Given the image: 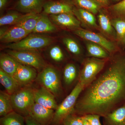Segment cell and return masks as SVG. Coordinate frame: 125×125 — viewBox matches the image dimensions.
<instances>
[{"label":"cell","instance_id":"1f68e13d","mask_svg":"<svg viewBox=\"0 0 125 125\" xmlns=\"http://www.w3.org/2000/svg\"><path fill=\"white\" fill-rule=\"evenodd\" d=\"M109 9L115 17L125 18V0H122L113 5Z\"/></svg>","mask_w":125,"mask_h":125},{"label":"cell","instance_id":"74e56055","mask_svg":"<svg viewBox=\"0 0 125 125\" xmlns=\"http://www.w3.org/2000/svg\"><path fill=\"white\" fill-rule=\"evenodd\" d=\"M83 125H91L88 121L83 116Z\"/></svg>","mask_w":125,"mask_h":125},{"label":"cell","instance_id":"d6a6232c","mask_svg":"<svg viewBox=\"0 0 125 125\" xmlns=\"http://www.w3.org/2000/svg\"><path fill=\"white\" fill-rule=\"evenodd\" d=\"M63 125H83V117L75 113L67 116L62 121Z\"/></svg>","mask_w":125,"mask_h":125},{"label":"cell","instance_id":"8fae6325","mask_svg":"<svg viewBox=\"0 0 125 125\" xmlns=\"http://www.w3.org/2000/svg\"><path fill=\"white\" fill-rule=\"evenodd\" d=\"M30 33L22 27L15 25L8 29H1L0 40L2 42L13 43L22 40Z\"/></svg>","mask_w":125,"mask_h":125},{"label":"cell","instance_id":"277c9868","mask_svg":"<svg viewBox=\"0 0 125 125\" xmlns=\"http://www.w3.org/2000/svg\"><path fill=\"white\" fill-rule=\"evenodd\" d=\"M34 89L30 86L22 87L10 95L14 111L23 116H29L31 108L35 103Z\"/></svg>","mask_w":125,"mask_h":125},{"label":"cell","instance_id":"4316f807","mask_svg":"<svg viewBox=\"0 0 125 125\" xmlns=\"http://www.w3.org/2000/svg\"><path fill=\"white\" fill-rule=\"evenodd\" d=\"M40 16L41 14L40 13H30L16 25L22 27L23 28L30 33H33Z\"/></svg>","mask_w":125,"mask_h":125},{"label":"cell","instance_id":"d6986e66","mask_svg":"<svg viewBox=\"0 0 125 125\" xmlns=\"http://www.w3.org/2000/svg\"><path fill=\"white\" fill-rule=\"evenodd\" d=\"M80 72L76 65L69 63L66 65L63 70L62 79L65 86L70 87L79 80Z\"/></svg>","mask_w":125,"mask_h":125},{"label":"cell","instance_id":"44dd1931","mask_svg":"<svg viewBox=\"0 0 125 125\" xmlns=\"http://www.w3.org/2000/svg\"><path fill=\"white\" fill-rule=\"evenodd\" d=\"M18 62L7 53L1 54L0 56V66L3 71L13 76L17 70Z\"/></svg>","mask_w":125,"mask_h":125},{"label":"cell","instance_id":"d4e9b609","mask_svg":"<svg viewBox=\"0 0 125 125\" xmlns=\"http://www.w3.org/2000/svg\"><path fill=\"white\" fill-rule=\"evenodd\" d=\"M29 13L22 14L18 11L9 12L0 18V27L6 25H15L24 19Z\"/></svg>","mask_w":125,"mask_h":125},{"label":"cell","instance_id":"4dcf8cb0","mask_svg":"<svg viewBox=\"0 0 125 125\" xmlns=\"http://www.w3.org/2000/svg\"><path fill=\"white\" fill-rule=\"evenodd\" d=\"M49 56L52 60L57 63L62 62L65 59L63 52L61 48L57 45L51 48L49 50Z\"/></svg>","mask_w":125,"mask_h":125},{"label":"cell","instance_id":"9c48e42d","mask_svg":"<svg viewBox=\"0 0 125 125\" xmlns=\"http://www.w3.org/2000/svg\"><path fill=\"white\" fill-rule=\"evenodd\" d=\"M37 71L33 67L19 62L13 77L21 87L30 86L36 79Z\"/></svg>","mask_w":125,"mask_h":125},{"label":"cell","instance_id":"ba28073f","mask_svg":"<svg viewBox=\"0 0 125 125\" xmlns=\"http://www.w3.org/2000/svg\"><path fill=\"white\" fill-rule=\"evenodd\" d=\"M73 32L87 42L100 45L106 50L111 55L117 51V47L114 42L100 34L81 28L73 30Z\"/></svg>","mask_w":125,"mask_h":125},{"label":"cell","instance_id":"f35d334b","mask_svg":"<svg viewBox=\"0 0 125 125\" xmlns=\"http://www.w3.org/2000/svg\"><path fill=\"white\" fill-rule=\"evenodd\" d=\"M113 0L114 1H121V0Z\"/></svg>","mask_w":125,"mask_h":125},{"label":"cell","instance_id":"7a4b0ae2","mask_svg":"<svg viewBox=\"0 0 125 125\" xmlns=\"http://www.w3.org/2000/svg\"><path fill=\"white\" fill-rule=\"evenodd\" d=\"M36 80L41 86L51 92L56 98L62 95L61 76L60 72L55 67L47 65L39 72Z\"/></svg>","mask_w":125,"mask_h":125},{"label":"cell","instance_id":"4fadbf2b","mask_svg":"<svg viewBox=\"0 0 125 125\" xmlns=\"http://www.w3.org/2000/svg\"><path fill=\"white\" fill-rule=\"evenodd\" d=\"M34 96L35 103L44 107L54 110L58 107L56 97L43 87L34 89Z\"/></svg>","mask_w":125,"mask_h":125},{"label":"cell","instance_id":"8d00e7d4","mask_svg":"<svg viewBox=\"0 0 125 125\" xmlns=\"http://www.w3.org/2000/svg\"><path fill=\"white\" fill-rule=\"evenodd\" d=\"M7 0H0V10H1L6 5Z\"/></svg>","mask_w":125,"mask_h":125},{"label":"cell","instance_id":"6da1fadb","mask_svg":"<svg viewBox=\"0 0 125 125\" xmlns=\"http://www.w3.org/2000/svg\"><path fill=\"white\" fill-rule=\"evenodd\" d=\"M109 61L81 92L75 107V114L103 117L125 101V55L111 57Z\"/></svg>","mask_w":125,"mask_h":125},{"label":"cell","instance_id":"e575fe53","mask_svg":"<svg viewBox=\"0 0 125 125\" xmlns=\"http://www.w3.org/2000/svg\"><path fill=\"white\" fill-rule=\"evenodd\" d=\"M25 125H42L33 120L29 116L25 117Z\"/></svg>","mask_w":125,"mask_h":125},{"label":"cell","instance_id":"cb8c5ba5","mask_svg":"<svg viewBox=\"0 0 125 125\" xmlns=\"http://www.w3.org/2000/svg\"><path fill=\"white\" fill-rule=\"evenodd\" d=\"M111 21L116 33V41L119 44L125 46V18L115 17Z\"/></svg>","mask_w":125,"mask_h":125},{"label":"cell","instance_id":"7c38bea8","mask_svg":"<svg viewBox=\"0 0 125 125\" xmlns=\"http://www.w3.org/2000/svg\"><path fill=\"white\" fill-rule=\"evenodd\" d=\"M50 18L54 24L63 28L73 31L80 28V22L73 14L51 15Z\"/></svg>","mask_w":125,"mask_h":125},{"label":"cell","instance_id":"484cf974","mask_svg":"<svg viewBox=\"0 0 125 125\" xmlns=\"http://www.w3.org/2000/svg\"><path fill=\"white\" fill-rule=\"evenodd\" d=\"M14 111L10 95L7 92H0V116H5Z\"/></svg>","mask_w":125,"mask_h":125},{"label":"cell","instance_id":"603a6c76","mask_svg":"<svg viewBox=\"0 0 125 125\" xmlns=\"http://www.w3.org/2000/svg\"><path fill=\"white\" fill-rule=\"evenodd\" d=\"M86 46L88 55L90 57L100 59H109L111 57V54L100 45L87 42Z\"/></svg>","mask_w":125,"mask_h":125},{"label":"cell","instance_id":"30bf717a","mask_svg":"<svg viewBox=\"0 0 125 125\" xmlns=\"http://www.w3.org/2000/svg\"><path fill=\"white\" fill-rule=\"evenodd\" d=\"M54 113V109L47 108L35 103L30 111L29 116L40 125H51Z\"/></svg>","mask_w":125,"mask_h":125},{"label":"cell","instance_id":"ac0fdd59","mask_svg":"<svg viewBox=\"0 0 125 125\" xmlns=\"http://www.w3.org/2000/svg\"><path fill=\"white\" fill-rule=\"evenodd\" d=\"M103 117L104 125H125V104Z\"/></svg>","mask_w":125,"mask_h":125},{"label":"cell","instance_id":"836d02e7","mask_svg":"<svg viewBox=\"0 0 125 125\" xmlns=\"http://www.w3.org/2000/svg\"><path fill=\"white\" fill-rule=\"evenodd\" d=\"M91 125H102L100 120L101 116L97 114H87L83 116Z\"/></svg>","mask_w":125,"mask_h":125},{"label":"cell","instance_id":"f1b7e54d","mask_svg":"<svg viewBox=\"0 0 125 125\" xmlns=\"http://www.w3.org/2000/svg\"><path fill=\"white\" fill-rule=\"evenodd\" d=\"M73 1L79 8L89 11L94 15L99 13L102 7L94 0H73Z\"/></svg>","mask_w":125,"mask_h":125},{"label":"cell","instance_id":"5bb4252c","mask_svg":"<svg viewBox=\"0 0 125 125\" xmlns=\"http://www.w3.org/2000/svg\"><path fill=\"white\" fill-rule=\"evenodd\" d=\"M73 9L68 3L53 1H46L43 7V13L50 15L65 13L74 14Z\"/></svg>","mask_w":125,"mask_h":125},{"label":"cell","instance_id":"f546056e","mask_svg":"<svg viewBox=\"0 0 125 125\" xmlns=\"http://www.w3.org/2000/svg\"><path fill=\"white\" fill-rule=\"evenodd\" d=\"M62 42L67 50L72 54L76 56L80 55L81 49L75 40L71 38L65 37L62 39Z\"/></svg>","mask_w":125,"mask_h":125},{"label":"cell","instance_id":"8992f818","mask_svg":"<svg viewBox=\"0 0 125 125\" xmlns=\"http://www.w3.org/2000/svg\"><path fill=\"white\" fill-rule=\"evenodd\" d=\"M53 41V39L50 37L41 35H28L19 42L10 43L6 47L12 50L37 51L48 46Z\"/></svg>","mask_w":125,"mask_h":125},{"label":"cell","instance_id":"d590c367","mask_svg":"<svg viewBox=\"0 0 125 125\" xmlns=\"http://www.w3.org/2000/svg\"><path fill=\"white\" fill-rule=\"evenodd\" d=\"M99 4L102 7H107L109 5V0H94Z\"/></svg>","mask_w":125,"mask_h":125},{"label":"cell","instance_id":"5b68a950","mask_svg":"<svg viewBox=\"0 0 125 125\" xmlns=\"http://www.w3.org/2000/svg\"><path fill=\"white\" fill-rule=\"evenodd\" d=\"M109 59L91 57L83 61V67L80 72L78 82L84 88L96 79L104 69Z\"/></svg>","mask_w":125,"mask_h":125},{"label":"cell","instance_id":"3957f363","mask_svg":"<svg viewBox=\"0 0 125 125\" xmlns=\"http://www.w3.org/2000/svg\"><path fill=\"white\" fill-rule=\"evenodd\" d=\"M84 89L78 82L71 92L55 110L53 120L51 125H61L66 117L75 113L74 108L78 98Z\"/></svg>","mask_w":125,"mask_h":125},{"label":"cell","instance_id":"9a60e30c","mask_svg":"<svg viewBox=\"0 0 125 125\" xmlns=\"http://www.w3.org/2000/svg\"><path fill=\"white\" fill-rule=\"evenodd\" d=\"M46 0H19L15 9L25 14L40 13L43 9Z\"/></svg>","mask_w":125,"mask_h":125},{"label":"cell","instance_id":"83f0119b","mask_svg":"<svg viewBox=\"0 0 125 125\" xmlns=\"http://www.w3.org/2000/svg\"><path fill=\"white\" fill-rule=\"evenodd\" d=\"M24 117L15 111L0 118V125H25Z\"/></svg>","mask_w":125,"mask_h":125},{"label":"cell","instance_id":"52a82bcc","mask_svg":"<svg viewBox=\"0 0 125 125\" xmlns=\"http://www.w3.org/2000/svg\"><path fill=\"white\" fill-rule=\"evenodd\" d=\"M7 53L18 62L33 67L39 72L47 65L43 58L37 51L11 50Z\"/></svg>","mask_w":125,"mask_h":125},{"label":"cell","instance_id":"2e32d148","mask_svg":"<svg viewBox=\"0 0 125 125\" xmlns=\"http://www.w3.org/2000/svg\"><path fill=\"white\" fill-rule=\"evenodd\" d=\"M73 14L81 24L89 29L100 30L94 14L84 9L74 8Z\"/></svg>","mask_w":125,"mask_h":125},{"label":"cell","instance_id":"ab89813d","mask_svg":"<svg viewBox=\"0 0 125 125\" xmlns=\"http://www.w3.org/2000/svg\"></svg>","mask_w":125,"mask_h":125},{"label":"cell","instance_id":"e0dca14e","mask_svg":"<svg viewBox=\"0 0 125 125\" xmlns=\"http://www.w3.org/2000/svg\"><path fill=\"white\" fill-rule=\"evenodd\" d=\"M97 17L100 31L106 37L116 41V33L109 16L104 12L99 11Z\"/></svg>","mask_w":125,"mask_h":125},{"label":"cell","instance_id":"ffe728a7","mask_svg":"<svg viewBox=\"0 0 125 125\" xmlns=\"http://www.w3.org/2000/svg\"><path fill=\"white\" fill-rule=\"evenodd\" d=\"M57 27L52 22L47 14H41L34 33H48L55 32L57 30Z\"/></svg>","mask_w":125,"mask_h":125},{"label":"cell","instance_id":"7402d4cb","mask_svg":"<svg viewBox=\"0 0 125 125\" xmlns=\"http://www.w3.org/2000/svg\"><path fill=\"white\" fill-rule=\"evenodd\" d=\"M0 83L7 92L11 95L21 88L13 76L0 69Z\"/></svg>","mask_w":125,"mask_h":125}]
</instances>
